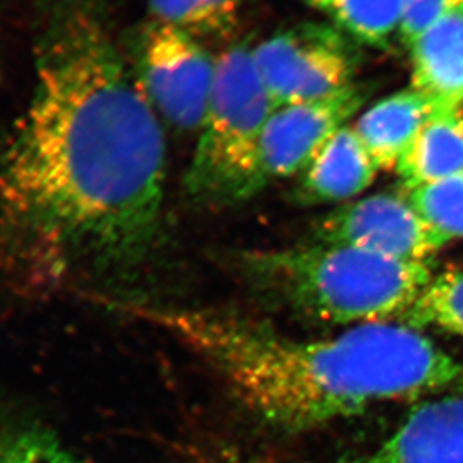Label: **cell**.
<instances>
[{
	"instance_id": "6da1fadb",
	"label": "cell",
	"mask_w": 463,
	"mask_h": 463,
	"mask_svg": "<svg viewBox=\"0 0 463 463\" xmlns=\"http://www.w3.org/2000/svg\"><path fill=\"white\" fill-rule=\"evenodd\" d=\"M165 142L108 0H47L31 99L0 152V214L58 258L122 269L160 231Z\"/></svg>"
},
{
	"instance_id": "7a4b0ae2",
	"label": "cell",
	"mask_w": 463,
	"mask_h": 463,
	"mask_svg": "<svg viewBox=\"0 0 463 463\" xmlns=\"http://www.w3.org/2000/svg\"><path fill=\"white\" fill-rule=\"evenodd\" d=\"M143 315L211 365L251 414L285 432L463 383L459 361L403 324H364L307 342L206 308H149Z\"/></svg>"
},
{
	"instance_id": "3957f363",
	"label": "cell",
	"mask_w": 463,
	"mask_h": 463,
	"mask_svg": "<svg viewBox=\"0 0 463 463\" xmlns=\"http://www.w3.org/2000/svg\"><path fill=\"white\" fill-rule=\"evenodd\" d=\"M245 268L263 289L330 324L402 317L432 280L428 262H408L342 245L254 251Z\"/></svg>"
},
{
	"instance_id": "277c9868",
	"label": "cell",
	"mask_w": 463,
	"mask_h": 463,
	"mask_svg": "<svg viewBox=\"0 0 463 463\" xmlns=\"http://www.w3.org/2000/svg\"><path fill=\"white\" fill-rule=\"evenodd\" d=\"M276 110L245 43L215 59L205 119L185 187L199 203L233 205L256 196L260 142Z\"/></svg>"
},
{
	"instance_id": "5b68a950",
	"label": "cell",
	"mask_w": 463,
	"mask_h": 463,
	"mask_svg": "<svg viewBox=\"0 0 463 463\" xmlns=\"http://www.w3.org/2000/svg\"><path fill=\"white\" fill-rule=\"evenodd\" d=\"M356 41L330 23H301L253 49L274 108L324 99L354 85Z\"/></svg>"
},
{
	"instance_id": "8992f818",
	"label": "cell",
	"mask_w": 463,
	"mask_h": 463,
	"mask_svg": "<svg viewBox=\"0 0 463 463\" xmlns=\"http://www.w3.org/2000/svg\"><path fill=\"white\" fill-rule=\"evenodd\" d=\"M215 59L201 41L152 22L138 49V79L158 115L181 129H201L214 83Z\"/></svg>"
},
{
	"instance_id": "52a82bcc",
	"label": "cell",
	"mask_w": 463,
	"mask_h": 463,
	"mask_svg": "<svg viewBox=\"0 0 463 463\" xmlns=\"http://www.w3.org/2000/svg\"><path fill=\"white\" fill-rule=\"evenodd\" d=\"M315 238L408 262H428L447 244L412 208L408 197L392 193L351 202L319 220Z\"/></svg>"
},
{
	"instance_id": "ba28073f",
	"label": "cell",
	"mask_w": 463,
	"mask_h": 463,
	"mask_svg": "<svg viewBox=\"0 0 463 463\" xmlns=\"http://www.w3.org/2000/svg\"><path fill=\"white\" fill-rule=\"evenodd\" d=\"M367 95L369 90L364 85L354 83L324 99L276 109L260 142L259 188L307 169L363 108Z\"/></svg>"
},
{
	"instance_id": "9c48e42d",
	"label": "cell",
	"mask_w": 463,
	"mask_h": 463,
	"mask_svg": "<svg viewBox=\"0 0 463 463\" xmlns=\"http://www.w3.org/2000/svg\"><path fill=\"white\" fill-rule=\"evenodd\" d=\"M349 463H463V396L415 406L378 449Z\"/></svg>"
},
{
	"instance_id": "30bf717a",
	"label": "cell",
	"mask_w": 463,
	"mask_h": 463,
	"mask_svg": "<svg viewBox=\"0 0 463 463\" xmlns=\"http://www.w3.org/2000/svg\"><path fill=\"white\" fill-rule=\"evenodd\" d=\"M412 88L435 109L463 106V0L411 45Z\"/></svg>"
},
{
	"instance_id": "8fae6325",
	"label": "cell",
	"mask_w": 463,
	"mask_h": 463,
	"mask_svg": "<svg viewBox=\"0 0 463 463\" xmlns=\"http://www.w3.org/2000/svg\"><path fill=\"white\" fill-rule=\"evenodd\" d=\"M378 170L354 127H344L304 170L297 199L304 205L346 201L364 192Z\"/></svg>"
},
{
	"instance_id": "7c38bea8",
	"label": "cell",
	"mask_w": 463,
	"mask_h": 463,
	"mask_svg": "<svg viewBox=\"0 0 463 463\" xmlns=\"http://www.w3.org/2000/svg\"><path fill=\"white\" fill-rule=\"evenodd\" d=\"M433 112L432 101L411 88L367 109L354 129L379 170L396 169L406 147Z\"/></svg>"
},
{
	"instance_id": "4fadbf2b",
	"label": "cell",
	"mask_w": 463,
	"mask_h": 463,
	"mask_svg": "<svg viewBox=\"0 0 463 463\" xmlns=\"http://www.w3.org/2000/svg\"><path fill=\"white\" fill-rule=\"evenodd\" d=\"M408 190L463 172V106L435 109L396 165Z\"/></svg>"
},
{
	"instance_id": "5bb4252c",
	"label": "cell",
	"mask_w": 463,
	"mask_h": 463,
	"mask_svg": "<svg viewBox=\"0 0 463 463\" xmlns=\"http://www.w3.org/2000/svg\"><path fill=\"white\" fill-rule=\"evenodd\" d=\"M361 44L383 49L401 31L403 0H304Z\"/></svg>"
},
{
	"instance_id": "9a60e30c",
	"label": "cell",
	"mask_w": 463,
	"mask_h": 463,
	"mask_svg": "<svg viewBox=\"0 0 463 463\" xmlns=\"http://www.w3.org/2000/svg\"><path fill=\"white\" fill-rule=\"evenodd\" d=\"M152 22L194 38L228 40L240 26L242 0H147Z\"/></svg>"
},
{
	"instance_id": "2e32d148",
	"label": "cell",
	"mask_w": 463,
	"mask_h": 463,
	"mask_svg": "<svg viewBox=\"0 0 463 463\" xmlns=\"http://www.w3.org/2000/svg\"><path fill=\"white\" fill-rule=\"evenodd\" d=\"M0 463H83L53 432L0 411Z\"/></svg>"
},
{
	"instance_id": "e0dca14e",
	"label": "cell",
	"mask_w": 463,
	"mask_h": 463,
	"mask_svg": "<svg viewBox=\"0 0 463 463\" xmlns=\"http://www.w3.org/2000/svg\"><path fill=\"white\" fill-rule=\"evenodd\" d=\"M402 324L411 328H439L463 335V269L446 271L433 277L420 294Z\"/></svg>"
},
{
	"instance_id": "ac0fdd59",
	"label": "cell",
	"mask_w": 463,
	"mask_h": 463,
	"mask_svg": "<svg viewBox=\"0 0 463 463\" xmlns=\"http://www.w3.org/2000/svg\"><path fill=\"white\" fill-rule=\"evenodd\" d=\"M408 201L447 242L463 238V172L412 188Z\"/></svg>"
},
{
	"instance_id": "d6986e66",
	"label": "cell",
	"mask_w": 463,
	"mask_h": 463,
	"mask_svg": "<svg viewBox=\"0 0 463 463\" xmlns=\"http://www.w3.org/2000/svg\"><path fill=\"white\" fill-rule=\"evenodd\" d=\"M460 2L462 0H403V14L399 31L402 43L411 47L438 18H441L449 9Z\"/></svg>"
}]
</instances>
